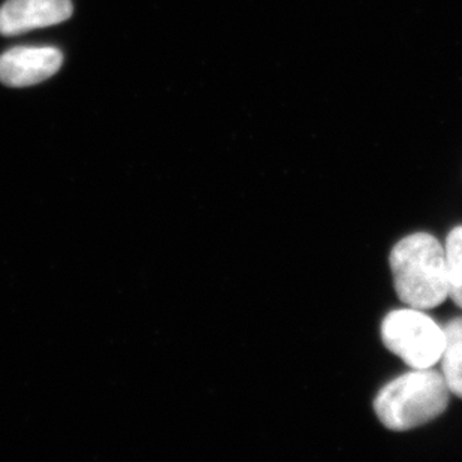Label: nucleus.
Returning a JSON list of instances; mask_svg holds the SVG:
<instances>
[{"label": "nucleus", "instance_id": "nucleus-6", "mask_svg": "<svg viewBox=\"0 0 462 462\" xmlns=\"http://www.w3.org/2000/svg\"><path fill=\"white\" fill-rule=\"evenodd\" d=\"M445 349L441 355V374L450 393L462 398V316L446 323Z\"/></svg>", "mask_w": 462, "mask_h": 462}, {"label": "nucleus", "instance_id": "nucleus-5", "mask_svg": "<svg viewBox=\"0 0 462 462\" xmlns=\"http://www.w3.org/2000/svg\"><path fill=\"white\" fill-rule=\"evenodd\" d=\"M70 15V0H8L0 8V33L22 35L63 23Z\"/></svg>", "mask_w": 462, "mask_h": 462}, {"label": "nucleus", "instance_id": "nucleus-4", "mask_svg": "<svg viewBox=\"0 0 462 462\" xmlns=\"http://www.w3.org/2000/svg\"><path fill=\"white\" fill-rule=\"evenodd\" d=\"M63 63L56 47H15L0 56V81L9 88H29L51 79Z\"/></svg>", "mask_w": 462, "mask_h": 462}, {"label": "nucleus", "instance_id": "nucleus-2", "mask_svg": "<svg viewBox=\"0 0 462 462\" xmlns=\"http://www.w3.org/2000/svg\"><path fill=\"white\" fill-rule=\"evenodd\" d=\"M449 395L441 373L420 368L400 375L380 389L374 411L388 430L409 431L445 413Z\"/></svg>", "mask_w": 462, "mask_h": 462}, {"label": "nucleus", "instance_id": "nucleus-1", "mask_svg": "<svg viewBox=\"0 0 462 462\" xmlns=\"http://www.w3.org/2000/svg\"><path fill=\"white\" fill-rule=\"evenodd\" d=\"M389 263L398 298L406 306L425 311L449 297L445 247L431 234L402 238L391 252Z\"/></svg>", "mask_w": 462, "mask_h": 462}, {"label": "nucleus", "instance_id": "nucleus-7", "mask_svg": "<svg viewBox=\"0 0 462 462\" xmlns=\"http://www.w3.org/2000/svg\"><path fill=\"white\" fill-rule=\"evenodd\" d=\"M449 297L462 309V226L450 231L445 245Z\"/></svg>", "mask_w": 462, "mask_h": 462}, {"label": "nucleus", "instance_id": "nucleus-3", "mask_svg": "<svg viewBox=\"0 0 462 462\" xmlns=\"http://www.w3.org/2000/svg\"><path fill=\"white\" fill-rule=\"evenodd\" d=\"M382 340L413 370L432 368L445 349V329L423 310H395L382 322Z\"/></svg>", "mask_w": 462, "mask_h": 462}]
</instances>
